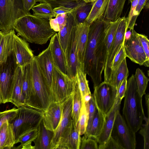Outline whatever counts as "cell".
<instances>
[{"mask_svg": "<svg viewBox=\"0 0 149 149\" xmlns=\"http://www.w3.org/2000/svg\"><path fill=\"white\" fill-rule=\"evenodd\" d=\"M109 22L103 17L90 25L85 53L84 72L91 78L95 87L102 82V74L107 58L105 38Z\"/></svg>", "mask_w": 149, "mask_h": 149, "instance_id": "6da1fadb", "label": "cell"}, {"mask_svg": "<svg viewBox=\"0 0 149 149\" xmlns=\"http://www.w3.org/2000/svg\"><path fill=\"white\" fill-rule=\"evenodd\" d=\"M14 29L25 40L40 45L46 44L56 33L51 28L49 20L30 13L17 19Z\"/></svg>", "mask_w": 149, "mask_h": 149, "instance_id": "7a4b0ae2", "label": "cell"}, {"mask_svg": "<svg viewBox=\"0 0 149 149\" xmlns=\"http://www.w3.org/2000/svg\"><path fill=\"white\" fill-rule=\"evenodd\" d=\"M124 97L123 115L130 128L136 133L141 127L145 115L142 105V97L137 91L133 74L127 80Z\"/></svg>", "mask_w": 149, "mask_h": 149, "instance_id": "3957f363", "label": "cell"}, {"mask_svg": "<svg viewBox=\"0 0 149 149\" xmlns=\"http://www.w3.org/2000/svg\"><path fill=\"white\" fill-rule=\"evenodd\" d=\"M31 69L32 88L26 106L44 112L54 101L52 92L43 78L34 56L31 62Z\"/></svg>", "mask_w": 149, "mask_h": 149, "instance_id": "277c9868", "label": "cell"}, {"mask_svg": "<svg viewBox=\"0 0 149 149\" xmlns=\"http://www.w3.org/2000/svg\"><path fill=\"white\" fill-rule=\"evenodd\" d=\"M17 108L16 116L10 123L13 125L16 140L27 131L37 128L44 114L43 111L26 106Z\"/></svg>", "mask_w": 149, "mask_h": 149, "instance_id": "5b68a950", "label": "cell"}, {"mask_svg": "<svg viewBox=\"0 0 149 149\" xmlns=\"http://www.w3.org/2000/svg\"><path fill=\"white\" fill-rule=\"evenodd\" d=\"M28 14L21 0H0V31L7 33L14 30L16 20Z\"/></svg>", "mask_w": 149, "mask_h": 149, "instance_id": "8992f818", "label": "cell"}, {"mask_svg": "<svg viewBox=\"0 0 149 149\" xmlns=\"http://www.w3.org/2000/svg\"><path fill=\"white\" fill-rule=\"evenodd\" d=\"M17 66L13 52L5 62L0 64V97L3 104L11 102L13 79Z\"/></svg>", "mask_w": 149, "mask_h": 149, "instance_id": "52a82bcc", "label": "cell"}, {"mask_svg": "<svg viewBox=\"0 0 149 149\" xmlns=\"http://www.w3.org/2000/svg\"><path fill=\"white\" fill-rule=\"evenodd\" d=\"M75 84V77L71 79L54 65L51 84L54 101L61 103L66 100L73 93Z\"/></svg>", "mask_w": 149, "mask_h": 149, "instance_id": "ba28073f", "label": "cell"}, {"mask_svg": "<svg viewBox=\"0 0 149 149\" xmlns=\"http://www.w3.org/2000/svg\"><path fill=\"white\" fill-rule=\"evenodd\" d=\"M94 88L93 95L96 107L105 116L115 103L117 90L109 83L104 81Z\"/></svg>", "mask_w": 149, "mask_h": 149, "instance_id": "9c48e42d", "label": "cell"}, {"mask_svg": "<svg viewBox=\"0 0 149 149\" xmlns=\"http://www.w3.org/2000/svg\"><path fill=\"white\" fill-rule=\"evenodd\" d=\"M127 17H120L113 42L108 53L104 65V81L109 83L112 75L111 66L113 60L124 43L126 29Z\"/></svg>", "mask_w": 149, "mask_h": 149, "instance_id": "30bf717a", "label": "cell"}, {"mask_svg": "<svg viewBox=\"0 0 149 149\" xmlns=\"http://www.w3.org/2000/svg\"><path fill=\"white\" fill-rule=\"evenodd\" d=\"M137 33L133 29L131 33L125 36L124 47L126 57L142 65L146 62V58Z\"/></svg>", "mask_w": 149, "mask_h": 149, "instance_id": "8fae6325", "label": "cell"}, {"mask_svg": "<svg viewBox=\"0 0 149 149\" xmlns=\"http://www.w3.org/2000/svg\"><path fill=\"white\" fill-rule=\"evenodd\" d=\"M114 126L117 139L123 149H135L136 146L135 133L130 128L119 111L117 114Z\"/></svg>", "mask_w": 149, "mask_h": 149, "instance_id": "7c38bea8", "label": "cell"}, {"mask_svg": "<svg viewBox=\"0 0 149 149\" xmlns=\"http://www.w3.org/2000/svg\"><path fill=\"white\" fill-rule=\"evenodd\" d=\"M73 93L61 103V114L58 126L54 131L51 149H54L60 138L70 124L72 116Z\"/></svg>", "mask_w": 149, "mask_h": 149, "instance_id": "4fadbf2b", "label": "cell"}, {"mask_svg": "<svg viewBox=\"0 0 149 149\" xmlns=\"http://www.w3.org/2000/svg\"><path fill=\"white\" fill-rule=\"evenodd\" d=\"M13 52L17 66L20 68L23 73L25 66L32 62L34 56L29 44L15 34Z\"/></svg>", "mask_w": 149, "mask_h": 149, "instance_id": "5bb4252c", "label": "cell"}, {"mask_svg": "<svg viewBox=\"0 0 149 149\" xmlns=\"http://www.w3.org/2000/svg\"><path fill=\"white\" fill-rule=\"evenodd\" d=\"M34 57L43 78L52 91V78L54 64L50 45L49 44L46 49Z\"/></svg>", "mask_w": 149, "mask_h": 149, "instance_id": "9a60e30c", "label": "cell"}, {"mask_svg": "<svg viewBox=\"0 0 149 149\" xmlns=\"http://www.w3.org/2000/svg\"><path fill=\"white\" fill-rule=\"evenodd\" d=\"M81 138L72 120L60 137L54 149H80Z\"/></svg>", "mask_w": 149, "mask_h": 149, "instance_id": "2e32d148", "label": "cell"}, {"mask_svg": "<svg viewBox=\"0 0 149 149\" xmlns=\"http://www.w3.org/2000/svg\"><path fill=\"white\" fill-rule=\"evenodd\" d=\"M77 26L74 29L71 35L65 54L67 64V74L72 79L75 77L77 66L81 65L79 63L77 56Z\"/></svg>", "mask_w": 149, "mask_h": 149, "instance_id": "e0dca14e", "label": "cell"}, {"mask_svg": "<svg viewBox=\"0 0 149 149\" xmlns=\"http://www.w3.org/2000/svg\"><path fill=\"white\" fill-rule=\"evenodd\" d=\"M122 100L116 98L113 106L104 116V122L101 132L96 139L99 145L104 144L111 135L116 117L119 111Z\"/></svg>", "mask_w": 149, "mask_h": 149, "instance_id": "ac0fdd59", "label": "cell"}, {"mask_svg": "<svg viewBox=\"0 0 149 149\" xmlns=\"http://www.w3.org/2000/svg\"><path fill=\"white\" fill-rule=\"evenodd\" d=\"M43 112V122L45 127L54 131L58 126L61 119V103L52 102Z\"/></svg>", "mask_w": 149, "mask_h": 149, "instance_id": "d6986e66", "label": "cell"}, {"mask_svg": "<svg viewBox=\"0 0 149 149\" xmlns=\"http://www.w3.org/2000/svg\"><path fill=\"white\" fill-rule=\"evenodd\" d=\"M49 45L54 65L61 72L67 74L66 58L60 45L58 33H56L51 38Z\"/></svg>", "mask_w": 149, "mask_h": 149, "instance_id": "ffe728a7", "label": "cell"}, {"mask_svg": "<svg viewBox=\"0 0 149 149\" xmlns=\"http://www.w3.org/2000/svg\"><path fill=\"white\" fill-rule=\"evenodd\" d=\"M90 24L86 21L77 24L76 30L77 56L79 64L83 66L85 52Z\"/></svg>", "mask_w": 149, "mask_h": 149, "instance_id": "44dd1931", "label": "cell"}, {"mask_svg": "<svg viewBox=\"0 0 149 149\" xmlns=\"http://www.w3.org/2000/svg\"><path fill=\"white\" fill-rule=\"evenodd\" d=\"M76 7L72 12L67 13L65 24L58 33L59 41L65 55L71 35L78 24L76 16Z\"/></svg>", "mask_w": 149, "mask_h": 149, "instance_id": "7402d4cb", "label": "cell"}, {"mask_svg": "<svg viewBox=\"0 0 149 149\" xmlns=\"http://www.w3.org/2000/svg\"><path fill=\"white\" fill-rule=\"evenodd\" d=\"M16 144L13 125L7 120L0 126V149H13Z\"/></svg>", "mask_w": 149, "mask_h": 149, "instance_id": "603a6c76", "label": "cell"}, {"mask_svg": "<svg viewBox=\"0 0 149 149\" xmlns=\"http://www.w3.org/2000/svg\"><path fill=\"white\" fill-rule=\"evenodd\" d=\"M22 73L20 68H16L13 82V86L11 103L17 108L26 106L22 89Z\"/></svg>", "mask_w": 149, "mask_h": 149, "instance_id": "cb8c5ba5", "label": "cell"}, {"mask_svg": "<svg viewBox=\"0 0 149 149\" xmlns=\"http://www.w3.org/2000/svg\"><path fill=\"white\" fill-rule=\"evenodd\" d=\"M37 137L33 141L34 149H51L54 132L45 127L43 118L37 127Z\"/></svg>", "mask_w": 149, "mask_h": 149, "instance_id": "d4e9b609", "label": "cell"}, {"mask_svg": "<svg viewBox=\"0 0 149 149\" xmlns=\"http://www.w3.org/2000/svg\"><path fill=\"white\" fill-rule=\"evenodd\" d=\"M15 34L14 30L3 33L0 41V64L5 62L13 53Z\"/></svg>", "mask_w": 149, "mask_h": 149, "instance_id": "484cf974", "label": "cell"}, {"mask_svg": "<svg viewBox=\"0 0 149 149\" xmlns=\"http://www.w3.org/2000/svg\"><path fill=\"white\" fill-rule=\"evenodd\" d=\"M126 0H109L103 15L108 22H113L120 18Z\"/></svg>", "mask_w": 149, "mask_h": 149, "instance_id": "4316f807", "label": "cell"}, {"mask_svg": "<svg viewBox=\"0 0 149 149\" xmlns=\"http://www.w3.org/2000/svg\"><path fill=\"white\" fill-rule=\"evenodd\" d=\"M22 74V92L26 105L29 100L32 88L31 63L25 66Z\"/></svg>", "mask_w": 149, "mask_h": 149, "instance_id": "83f0119b", "label": "cell"}, {"mask_svg": "<svg viewBox=\"0 0 149 149\" xmlns=\"http://www.w3.org/2000/svg\"><path fill=\"white\" fill-rule=\"evenodd\" d=\"M37 128L31 129L24 132L16 140V144L20 143L19 145L13 149H34L32 144L37 137Z\"/></svg>", "mask_w": 149, "mask_h": 149, "instance_id": "f1b7e54d", "label": "cell"}, {"mask_svg": "<svg viewBox=\"0 0 149 149\" xmlns=\"http://www.w3.org/2000/svg\"><path fill=\"white\" fill-rule=\"evenodd\" d=\"M109 0H97L93 2L86 22L90 24L103 16Z\"/></svg>", "mask_w": 149, "mask_h": 149, "instance_id": "f546056e", "label": "cell"}, {"mask_svg": "<svg viewBox=\"0 0 149 149\" xmlns=\"http://www.w3.org/2000/svg\"><path fill=\"white\" fill-rule=\"evenodd\" d=\"M82 101L81 95L75 78L74 88L73 93L72 116L74 126L77 128Z\"/></svg>", "mask_w": 149, "mask_h": 149, "instance_id": "4dcf8cb0", "label": "cell"}, {"mask_svg": "<svg viewBox=\"0 0 149 149\" xmlns=\"http://www.w3.org/2000/svg\"><path fill=\"white\" fill-rule=\"evenodd\" d=\"M86 74L84 72L83 66L77 65L75 78L81 94L82 99L86 95L91 94Z\"/></svg>", "mask_w": 149, "mask_h": 149, "instance_id": "1f68e13d", "label": "cell"}, {"mask_svg": "<svg viewBox=\"0 0 149 149\" xmlns=\"http://www.w3.org/2000/svg\"><path fill=\"white\" fill-rule=\"evenodd\" d=\"M128 75L129 71L125 58L113 74L108 83L117 90L123 80L127 78Z\"/></svg>", "mask_w": 149, "mask_h": 149, "instance_id": "d6a6232c", "label": "cell"}, {"mask_svg": "<svg viewBox=\"0 0 149 149\" xmlns=\"http://www.w3.org/2000/svg\"><path fill=\"white\" fill-rule=\"evenodd\" d=\"M104 116L97 109L92 121L87 137H91L96 140L102 130L104 122Z\"/></svg>", "mask_w": 149, "mask_h": 149, "instance_id": "836d02e7", "label": "cell"}, {"mask_svg": "<svg viewBox=\"0 0 149 149\" xmlns=\"http://www.w3.org/2000/svg\"><path fill=\"white\" fill-rule=\"evenodd\" d=\"M31 9L33 15L42 19L49 20L56 16L53 8L47 3L41 2L36 4Z\"/></svg>", "mask_w": 149, "mask_h": 149, "instance_id": "e575fe53", "label": "cell"}, {"mask_svg": "<svg viewBox=\"0 0 149 149\" xmlns=\"http://www.w3.org/2000/svg\"><path fill=\"white\" fill-rule=\"evenodd\" d=\"M93 3H86L82 0L76 6V16L78 24L86 21L91 9Z\"/></svg>", "mask_w": 149, "mask_h": 149, "instance_id": "d590c367", "label": "cell"}, {"mask_svg": "<svg viewBox=\"0 0 149 149\" xmlns=\"http://www.w3.org/2000/svg\"><path fill=\"white\" fill-rule=\"evenodd\" d=\"M88 119V111L87 104L82 101L77 126V128L80 135H83L85 133Z\"/></svg>", "mask_w": 149, "mask_h": 149, "instance_id": "8d00e7d4", "label": "cell"}, {"mask_svg": "<svg viewBox=\"0 0 149 149\" xmlns=\"http://www.w3.org/2000/svg\"><path fill=\"white\" fill-rule=\"evenodd\" d=\"M135 78L137 91L141 97L146 94L149 79L147 78L142 70L138 68L136 69L134 75Z\"/></svg>", "mask_w": 149, "mask_h": 149, "instance_id": "74e56055", "label": "cell"}, {"mask_svg": "<svg viewBox=\"0 0 149 149\" xmlns=\"http://www.w3.org/2000/svg\"><path fill=\"white\" fill-rule=\"evenodd\" d=\"M67 13L58 14L54 18L49 19V22L50 26L56 32L60 31L65 25Z\"/></svg>", "mask_w": 149, "mask_h": 149, "instance_id": "f35d334b", "label": "cell"}, {"mask_svg": "<svg viewBox=\"0 0 149 149\" xmlns=\"http://www.w3.org/2000/svg\"><path fill=\"white\" fill-rule=\"evenodd\" d=\"M37 1L40 3H45L49 4L53 9L61 6L73 8L79 3H77L76 0H37Z\"/></svg>", "mask_w": 149, "mask_h": 149, "instance_id": "ab89813d", "label": "cell"}, {"mask_svg": "<svg viewBox=\"0 0 149 149\" xmlns=\"http://www.w3.org/2000/svg\"><path fill=\"white\" fill-rule=\"evenodd\" d=\"M87 104L88 111V119L86 130L83 136L85 138L87 137L92 121L97 109L93 94L91 99Z\"/></svg>", "mask_w": 149, "mask_h": 149, "instance_id": "60d3db41", "label": "cell"}, {"mask_svg": "<svg viewBox=\"0 0 149 149\" xmlns=\"http://www.w3.org/2000/svg\"><path fill=\"white\" fill-rule=\"evenodd\" d=\"M126 57L124 43L118 52L115 56L112 62L111 66V77L124 60L126 58Z\"/></svg>", "mask_w": 149, "mask_h": 149, "instance_id": "b9f144b4", "label": "cell"}, {"mask_svg": "<svg viewBox=\"0 0 149 149\" xmlns=\"http://www.w3.org/2000/svg\"><path fill=\"white\" fill-rule=\"evenodd\" d=\"M144 120L145 121V124H142L139 132V134L143 137L144 140V149H149V117L145 116Z\"/></svg>", "mask_w": 149, "mask_h": 149, "instance_id": "7bdbcfd3", "label": "cell"}, {"mask_svg": "<svg viewBox=\"0 0 149 149\" xmlns=\"http://www.w3.org/2000/svg\"><path fill=\"white\" fill-rule=\"evenodd\" d=\"M18 110L17 108H13L10 109L0 111V126L7 120L10 123L16 116Z\"/></svg>", "mask_w": 149, "mask_h": 149, "instance_id": "ee69618b", "label": "cell"}, {"mask_svg": "<svg viewBox=\"0 0 149 149\" xmlns=\"http://www.w3.org/2000/svg\"><path fill=\"white\" fill-rule=\"evenodd\" d=\"M99 149H123L119 143L117 139L112 135L104 144L99 145Z\"/></svg>", "mask_w": 149, "mask_h": 149, "instance_id": "f6af8a7d", "label": "cell"}, {"mask_svg": "<svg viewBox=\"0 0 149 149\" xmlns=\"http://www.w3.org/2000/svg\"><path fill=\"white\" fill-rule=\"evenodd\" d=\"M137 36L146 56V61L143 64L146 67H149V40L147 36L145 35L137 33Z\"/></svg>", "mask_w": 149, "mask_h": 149, "instance_id": "bcb514c9", "label": "cell"}, {"mask_svg": "<svg viewBox=\"0 0 149 149\" xmlns=\"http://www.w3.org/2000/svg\"><path fill=\"white\" fill-rule=\"evenodd\" d=\"M148 0H139L136 8L134 13L133 17L127 27V29L133 30L137 17Z\"/></svg>", "mask_w": 149, "mask_h": 149, "instance_id": "7dc6e473", "label": "cell"}, {"mask_svg": "<svg viewBox=\"0 0 149 149\" xmlns=\"http://www.w3.org/2000/svg\"><path fill=\"white\" fill-rule=\"evenodd\" d=\"M98 146L96 140L91 137L81 138L80 149H98Z\"/></svg>", "mask_w": 149, "mask_h": 149, "instance_id": "c3c4849f", "label": "cell"}, {"mask_svg": "<svg viewBox=\"0 0 149 149\" xmlns=\"http://www.w3.org/2000/svg\"><path fill=\"white\" fill-rule=\"evenodd\" d=\"M127 78L123 80L117 89V98L122 100L125 97L126 90Z\"/></svg>", "mask_w": 149, "mask_h": 149, "instance_id": "681fc988", "label": "cell"}, {"mask_svg": "<svg viewBox=\"0 0 149 149\" xmlns=\"http://www.w3.org/2000/svg\"><path fill=\"white\" fill-rule=\"evenodd\" d=\"M23 9L28 13H30V11L36 4L37 0H21Z\"/></svg>", "mask_w": 149, "mask_h": 149, "instance_id": "f907efd6", "label": "cell"}, {"mask_svg": "<svg viewBox=\"0 0 149 149\" xmlns=\"http://www.w3.org/2000/svg\"><path fill=\"white\" fill-rule=\"evenodd\" d=\"M139 0H133L132 2L130 10L127 17L126 29L131 20L133 17V13L138 5Z\"/></svg>", "mask_w": 149, "mask_h": 149, "instance_id": "816d5d0a", "label": "cell"}, {"mask_svg": "<svg viewBox=\"0 0 149 149\" xmlns=\"http://www.w3.org/2000/svg\"><path fill=\"white\" fill-rule=\"evenodd\" d=\"M74 8L61 6L53 8V10L56 15L58 14H67L70 13L73 10Z\"/></svg>", "mask_w": 149, "mask_h": 149, "instance_id": "f5cc1de1", "label": "cell"}, {"mask_svg": "<svg viewBox=\"0 0 149 149\" xmlns=\"http://www.w3.org/2000/svg\"><path fill=\"white\" fill-rule=\"evenodd\" d=\"M145 104L147 110L148 117H149V95L148 93L145 95Z\"/></svg>", "mask_w": 149, "mask_h": 149, "instance_id": "db71d44e", "label": "cell"}, {"mask_svg": "<svg viewBox=\"0 0 149 149\" xmlns=\"http://www.w3.org/2000/svg\"><path fill=\"white\" fill-rule=\"evenodd\" d=\"M86 3H93L97 0H83Z\"/></svg>", "mask_w": 149, "mask_h": 149, "instance_id": "11a10c76", "label": "cell"}, {"mask_svg": "<svg viewBox=\"0 0 149 149\" xmlns=\"http://www.w3.org/2000/svg\"><path fill=\"white\" fill-rule=\"evenodd\" d=\"M3 34V33L0 31V41L2 38V37Z\"/></svg>", "mask_w": 149, "mask_h": 149, "instance_id": "9f6ffc18", "label": "cell"}, {"mask_svg": "<svg viewBox=\"0 0 149 149\" xmlns=\"http://www.w3.org/2000/svg\"><path fill=\"white\" fill-rule=\"evenodd\" d=\"M1 104H3V101L1 97H0V105Z\"/></svg>", "mask_w": 149, "mask_h": 149, "instance_id": "6f0895ef", "label": "cell"}, {"mask_svg": "<svg viewBox=\"0 0 149 149\" xmlns=\"http://www.w3.org/2000/svg\"><path fill=\"white\" fill-rule=\"evenodd\" d=\"M81 0H76V1L77 3H78Z\"/></svg>", "mask_w": 149, "mask_h": 149, "instance_id": "680465c9", "label": "cell"}, {"mask_svg": "<svg viewBox=\"0 0 149 149\" xmlns=\"http://www.w3.org/2000/svg\"><path fill=\"white\" fill-rule=\"evenodd\" d=\"M133 1V0H129V1H130V2L131 3L132 2V1Z\"/></svg>", "mask_w": 149, "mask_h": 149, "instance_id": "91938a15", "label": "cell"}]
</instances>
